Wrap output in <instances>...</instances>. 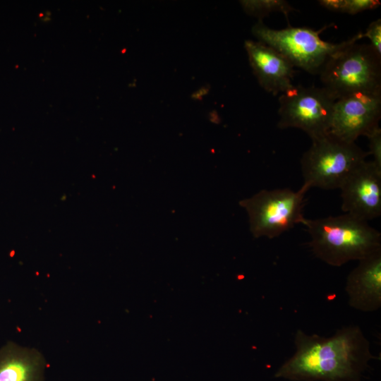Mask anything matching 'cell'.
Listing matches in <instances>:
<instances>
[{"mask_svg":"<svg viewBox=\"0 0 381 381\" xmlns=\"http://www.w3.org/2000/svg\"><path fill=\"white\" fill-rule=\"evenodd\" d=\"M245 48L253 73L265 90L277 95L294 86V66L285 56L260 41L246 40Z\"/></svg>","mask_w":381,"mask_h":381,"instance_id":"cell-10","label":"cell"},{"mask_svg":"<svg viewBox=\"0 0 381 381\" xmlns=\"http://www.w3.org/2000/svg\"><path fill=\"white\" fill-rule=\"evenodd\" d=\"M345 291L350 307L370 313L381 307V250L358 261L349 274Z\"/></svg>","mask_w":381,"mask_h":381,"instance_id":"cell-11","label":"cell"},{"mask_svg":"<svg viewBox=\"0 0 381 381\" xmlns=\"http://www.w3.org/2000/svg\"><path fill=\"white\" fill-rule=\"evenodd\" d=\"M241 4L248 13L259 18L260 20L273 12H281L288 18L289 13L295 10L284 0L242 1Z\"/></svg>","mask_w":381,"mask_h":381,"instance_id":"cell-13","label":"cell"},{"mask_svg":"<svg viewBox=\"0 0 381 381\" xmlns=\"http://www.w3.org/2000/svg\"><path fill=\"white\" fill-rule=\"evenodd\" d=\"M313 255L325 263L341 267L381 250V234L368 222L344 213L302 222Z\"/></svg>","mask_w":381,"mask_h":381,"instance_id":"cell-2","label":"cell"},{"mask_svg":"<svg viewBox=\"0 0 381 381\" xmlns=\"http://www.w3.org/2000/svg\"><path fill=\"white\" fill-rule=\"evenodd\" d=\"M381 93H356L335 101L329 133L344 141L356 143L379 127Z\"/></svg>","mask_w":381,"mask_h":381,"instance_id":"cell-8","label":"cell"},{"mask_svg":"<svg viewBox=\"0 0 381 381\" xmlns=\"http://www.w3.org/2000/svg\"><path fill=\"white\" fill-rule=\"evenodd\" d=\"M336 100L356 93H381V56L368 44L353 42L337 52L320 73Z\"/></svg>","mask_w":381,"mask_h":381,"instance_id":"cell-3","label":"cell"},{"mask_svg":"<svg viewBox=\"0 0 381 381\" xmlns=\"http://www.w3.org/2000/svg\"><path fill=\"white\" fill-rule=\"evenodd\" d=\"M369 156L356 143L329 133L312 140L301 159L303 185L309 189H339L346 178Z\"/></svg>","mask_w":381,"mask_h":381,"instance_id":"cell-5","label":"cell"},{"mask_svg":"<svg viewBox=\"0 0 381 381\" xmlns=\"http://www.w3.org/2000/svg\"><path fill=\"white\" fill-rule=\"evenodd\" d=\"M46 361L35 349L8 341L0 348V381H44Z\"/></svg>","mask_w":381,"mask_h":381,"instance_id":"cell-12","label":"cell"},{"mask_svg":"<svg viewBox=\"0 0 381 381\" xmlns=\"http://www.w3.org/2000/svg\"><path fill=\"white\" fill-rule=\"evenodd\" d=\"M318 2L329 11L351 15L375 9L380 5L377 0H320Z\"/></svg>","mask_w":381,"mask_h":381,"instance_id":"cell-14","label":"cell"},{"mask_svg":"<svg viewBox=\"0 0 381 381\" xmlns=\"http://www.w3.org/2000/svg\"><path fill=\"white\" fill-rule=\"evenodd\" d=\"M369 139V155L373 157V162L381 169V129L375 128L368 136Z\"/></svg>","mask_w":381,"mask_h":381,"instance_id":"cell-15","label":"cell"},{"mask_svg":"<svg viewBox=\"0 0 381 381\" xmlns=\"http://www.w3.org/2000/svg\"><path fill=\"white\" fill-rule=\"evenodd\" d=\"M339 189L344 213L365 222L380 216L381 169L372 161L360 164Z\"/></svg>","mask_w":381,"mask_h":381,"instance_id":"cell-9","label":"cell"},{"mask_svg":"<svg viewBox=\"0 0 381 381\" xmlns=\"http://www.w3.org/2000/svg\"><path fill=\"white\" fill-rule=\"evenodd\" d=\"M328 26L314 30L306 27L274 30L259 20L252 28L258 41L272 47L291 64L312 74H320L325 63L337 52L364 37L363 32L339 43L322 40L320 34Z\"/></svg>","mask_w":381,"mask_h":381,"instance_id":"cell-4","label":"cell"},{"mask_svg":"<svg viewBox=\"0 0 381 381\" xmlns=\"http://www.w3.org/2000/svg\"><path fill=\"white\" fill-rule=\"evenodd\" d=\"M296 351L274 377L290 381H361L373 359L370 342L358 325L337 329L330 337L298 329Z\"/></svg>","mask_w":381,"mask_h":381,"instance_id":"cell-1","label":"cell"},{"mask_svg":"<svg viewBox=\"0 0 381 381\" xmlns=\"http://www.w3.org/2000/svg\"><path fill=\"white\" fill-rule=\"evenodd\" d=\"M309 188L261 190L239 205L246 209L250 230L255 238H274L289 231L305 219L303 210Z\"/></svg>","mask_w":381,"mask_h":381,"instance_id":"cell-6","label":"cell"},{"mask_svg":"<svg viewBox=\"0 0 381 381\" xmlns=\"http://www.w3.org/2000/svg\"><path fill=\"white\" fill-rule=\"evenodd\" d=\"M364 37L370 40V45L374 51L381 56V20L378 18L373 21L363 33Z\"/></svg>","mask_w":381,"mask_h":381,"instance_id":"cell-16","label":"cell"},{"mask_svg":"<svg viewBox=\"0 0 381 381\" xmlns=\"http://www.w3.org/2000/svg\"><path fill=\"white\" fill-rule=\"evenodd\" d=\"M336 99L324 88L294 85L279 97L281 129L302 130L311 140L329 133Z\"/></svg>","mask_w":381,"mask_h":381,"instance_id":"cell-7","label":"cell"}]
</instances>
